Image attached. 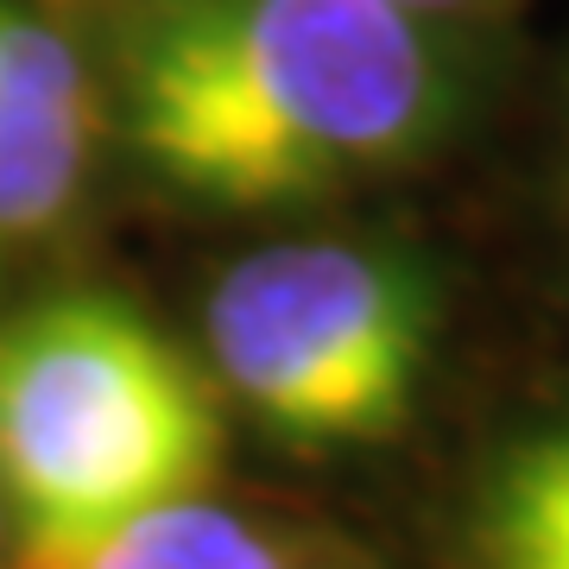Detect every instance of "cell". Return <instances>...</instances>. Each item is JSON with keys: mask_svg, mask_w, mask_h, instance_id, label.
<instances>
[{"mask_svg": "<svg viewBox=\"0 0 569 569\" xmlns=\"http://www.w3.org/2000/svg\"><path fill=\"white\" fill-rule=\"evenodd\" d=\"M222 425L197 367L121 298H51L0 323V500L13 569H58L102 531L197 500Z\"/></svg>", "mask_w": 569, "mask_h": 569, "instance_id": "2", "label": "cell"}, {"mask_svg": "<svg viewBox=\"0 0 569 569\" xmlns=\"http://www.w3.org/2000/svg\"><path fill=\"white\" fill-rule=\"evenodd\" d=\"M437 121V44L392 0H152L127 39V140L209 203L336 190Z\"/></svg>", "mask_w": 569, "mask_h": 569, "instance_id": "1", "label": "cell"}, {"mask_svg": "<svg viewBox=\"0 0 569 569\" xmlns=\"http://www.w3.org/2000/svg\"><path fill=\"white\" fill-rule=\"evenodd\" d=\"M228 392L291 449H361L411 418L437 342L425 266L392 247L279 241L209 291Z\"/></svg>", "mask_w": 569, "mask_h": 569, "instance_id": "3", "label": "cell"}, {"mask_svg": "<svg viewBox=\"0 0 569 569\" xmlns=\"http://www.w3.org/2000/svg\"><path fill=\"white\" fill-rule=\"evenodd\" d=\"M475 557L481 569H569V418L493 462L475 507Z\"/></svg>", "mask_w": 569, "mask_h": 569, "instance_id": "5", "label": "cell"}, {"mask_svg": "<svg viewBox=\"0 0 569 569\" xmlns=\"http://www.w3.org/2000/svg\"><path fill=\"white\" fill-rule=\"evenodd\" d=\"M96 96L58 26L0 0V228L58 222L89 164Z\"/></svg>", "mask_w": 569, "mask_h": 569, "instance_id": "4", "label": "cell"}, {"mask_svg": "<svg viewBox=\"0 0 569 569\" xmlns=\"http://www.w3.org/2000/svg\"><path fill=\"white\" fill-rule=\"evenodd\" d=\"M392 7H406V13H430V7H462V0H392Z\"/></svg>", "mask_w": 569, "mask_h": 569, "instance_id": "7", "label": "cell"}, {"mask_svg": "<svg viewBox=\"0 0 569 569\" xmlns=\"http://www.w3.org/2000/svg\"><path fill=\"white\" fill-rule=\"evenodd\" d=\"M58 569H298L279 538L247 526L241 512L203 507V500H171L127 526L102 531L96 545L63 557Z\"/></svg>", "mask_w": 569, "mask_h": 569, "instance_id": "6", "label": "cell"}]
</instances>
